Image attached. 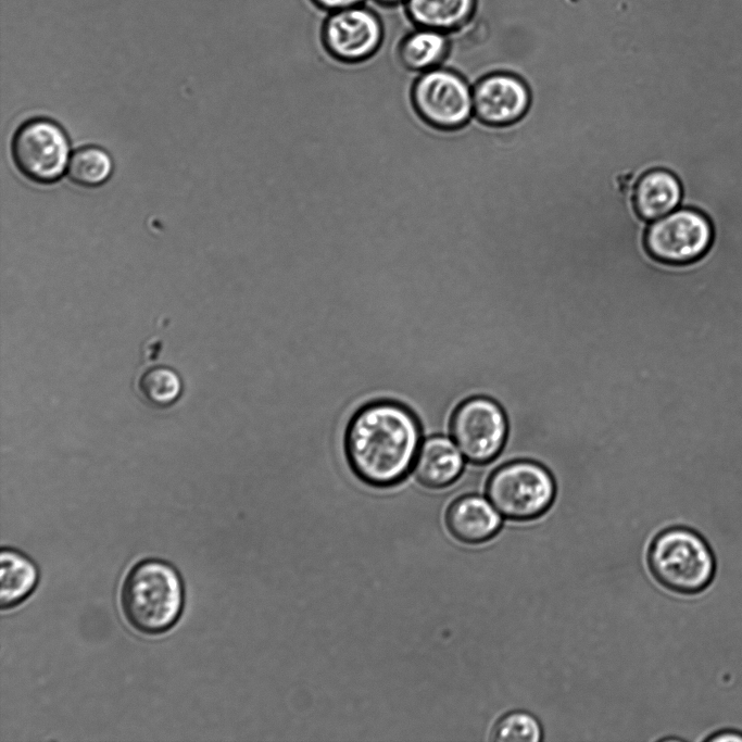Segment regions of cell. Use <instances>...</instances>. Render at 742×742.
I'll return each mask as SVG.
<instances>
[{
  "label": "cell",
  "instance_id": "16",
  "mask_svg": "<svg viewBox=\"0 0 742 742\" xmlns=\"http://www.w3.org/2000/svg\"><path fill=\"white\" fill-rule=\"evenodd\" d=\"M0 606L2 611L23 603L36 589L38 569L21 552L13 549L1 550Z\"/></svg>",
  "mask_w": 742,
  "mask_h": 742
},
{
  "label": "cell",
  "instance_id": "20",
  "mask_svg": "<svg viewBox=\"0 0 742 742\" xmlns=\"http://www.w3.org/2000/svg\"><path fill=\"white\" fill-rule=\"evenodd\" d=\"M318 9L329 13L361 5L365 0H311Z\"/></svg>",
  "mask_w": 742,
  "mask_h": 742
},
{
  "label": "cell",
  "instance_id": "1",
  "mask_svg": "<svg viewBox=\"0 0 742 742\" xmlns=\"http://www.w3.org/2000/svg\"><path fill=\"white\" fill-rule=\"evenodd\" d=\"M420 441L422 428L407 407L393 401H377L352 416L344 449L354 474L365 483L382 488L407 476Z\"/></svg>",
  "mask_w": 742,
  "mask_h": 742
},
{
  "label": "cell",
  "instance_id": "4",
  "mask_svg": "<svg viewBox=\"0 0 742 742\" xmlns=\"http://www.w3.org/2000/svg\"><path fill=\"white\" fill-rule=\"evenodd\" d=\"M556 493L550 471L532 461H514L495 469L487 495L499 513L512 521H530L549 511Z\"/></svg>",
  "mask_w": 742,
  "mask_h": 742
},
{
  "label": "cell",
  "instance_id": "8",
  "mask_svg": "<svg viewBox=\"0 0 742 742\" xmlns=\"http://www.w3.org/2000/svg\"><path fill=\"white\" fill-rule=\"evenodd\" d=\"M713 237V225L704 213L693 207L679 206L650 223L645 246L662 262L687 264L708 251Z\"/></svg>",
  "mask_w": 742,
  "mask_h": 742
},
{
  "label": "cell",
  "instance_id": "11",
  "mask_svg": "<svg viewBox=\"0 0 742 742\" xmlns=\"http://www.w3.org/2000/svg\"><path fill=\"white\" fill-rule=\"evenodd\" d=\"M450 533L465 544H480L494 538L502 527V515L486 498L467 494L451 503L445 513Z\"/></svg>",
  "mask_w": 742,
  "mask_h": 742
},
{
  "label": "cell",
  "instance_id": "9",
  "mask_svg": "<svg viewBox=\"0 0 742 742\" xmlns=\"http://www.w3.org/2000/svg\"><path fill=\"white\" fill-rule=\"evenodd\" d=\"M383 39L379 16L361 5L329 13L322 27L327 52L345 63L362 62L377 52Z\"/></svg>",
  "mask_w": 742,
  "mask_h": 742
},
{
  "label": "cell",
  "instance_id": "18",
  "mask_svg": "<svg viewBox=\"0 0 742 742\" xmlns=\"http://www.w3.org/2000/svg\"><path fill=\"white\" fill-rule=\"evenodd\" d=\"M113 171L112 159L102 148L86 146L70 158L67 176L76 185L95 188L104 184Z\"/></svg>",
  "mask_w": 742,
  "mask_h": 742
},
{
  "label": "cell",
  "instance_id": "22",
  "mask_svg": "<svg viewBox=\"0 0 742 742\" xmlns=\"http://www.w3.org/2000/svg\"><path fill=\"white\" fill-rule=\"evenodd\" d=\"M375 2L379 3L380 5L385 7H394L401 3H404L405 0H374Z\"/></svg>",
  "mask_w": 742,
  "mask_h": 742
},
{
  "label": "cell",
  "instance_id": "14",
  "mask_svg": "<svg viewBox=\"0 0 742 742\" xmlns=\"http://www.w3.org/2000/svg\"><path fill=\"white\" fill-rule=\"evenodd\" d=\"M476 0H405L404 7L415 27L445 34L461 28L473 16Z\"/></svg>",
  "mask_w": 742,
  "mask_h": 742
},
{
  "label": "cell",
  "instance_id": "2",
  "mask_svg": "<svg viewBox=\"0 0 742 742\" xmlns=\"http://www.w3.org/2000/svg\"><path fill=\"white\" fill-rule=\"evenodd\" d=\"M121 607L128 624L147 636L169 630L184 607V586L166 562L149 558L127 573L121 588Z\"/></svg>",
  "mask_w": 742,
  "mask_h": 742
},
{
  "label": "cell",
  "instance_id": "3",
  "mask_svg": "<svg viewBox=\"0 0 742 742\" xmlns=\"http://www.w3.org/2000/svg\"><path fill=\"white\" fill-rule=\"evenodd\" d=\"M647 566L665 589L682 595L705 591L714 581L717 563L712 546L696 530L672 526L659 531L647 551Z\"/></svg>",
  "mask_w": 742,
  "mask_h": 742
},
{
  "label": "cell",
  "instance_id": "13",
  "mask_svg": "<svg viewBox=\"0 0 742 742\" xmlns=\"http://www.w3.org/2000/svg\"><path fill=\"white\" fill-rule=\"evenodd\" d=\"M633 200L639 215L653 222L678 209L682 187L678 177L664 168L644 173L634 187Z\"/></svg>",
  "mask_w": 742,
  "mask_h": 742
},
{
  "label": "cell",
  "instance_id": "21",
  "mask_svg": "<svg viewBox=\"0 0 742 742\" xmlns=\"http://www.w3.org/2000/svg\"><path fill=\"white\" fill-rule=\"evenodd\" d=\"M706 741H742V732L734 730H722L713 733Z\"/></svg>",
  "mask_w": 742,
  "mask_h": 742
},
{
  "label": "cell",
  "instance_id": "15",
  "mask_svg": "<svg viewBox=\"0 0 742 742\" xmlns=\"http://www.w3.org/2000/svg\"><path fill=\"white\" fill-rule=\"evenodd\" d=\"M449 50L450 42L445 33L415 27L400 41L398 56L406 70L424 73L440 66Z\"/></svg>",
  "mask_w": 742,
  "mask_h": 742
},
{
  "label": "cell",
  "instance_id": "19",
  "mask_svg": "<svg viewBox=\"0 0 742 742\" xmlns=\"http://www.w3.org/2000/svg\"><path fill=\"white\" fill-rule=\"evenodd\" d=\"M542 728L539 720L525 710H513L502 716L492 731L498 742H539Z\"/></svg>",
  "mask_w": 742,
  "mask_h": 742
},
{
  "label": "cell",
  "instance_id": "7",
  "mask_svg": "<svg viewBox=\"0 0 742 742\" xmlns=\"http://www.w3.org/2000/svg\"><path fill=\"white\" fill-rule=\"evenodd\" d=\"M503 408L487 397H473L457 405L450 430L455 444L469 462L485 464L501 452L507 437Z\"/></svg>",
  "mask_w": 742,
  "mask_h": 742
},
{
  "label": "cell",
  "instance_id": "6",
  "mask_svg": "<svg viewBox=\"0 0 742 742\" xmlns=\"http://www.w3.org/2000/svg\"><path fill=\"white\" fill-rule=\"evenodd\" d=\"M11 153L17 169L29 180H58L70 162V142L64 130L47 118L22 124L14 134Z\"/></svg>",
  "mask_w": 742,
  "mask_h": 742
},
{
  "label": "cell",
  "instance_id": "17",
  "mask_svg": "<svg viewBox=\"0 0 742 742\" xmlns=\"http://www.w3.org/2000/svg\"><path fill=\"white\" fill-rule=\"evenodd\" d=\"M134 388L147 405L164 410L180 398L183 383L178 373L171 366L147 363L138 369Z\"/></svg>",
  "mask_w": 742,
  "mask_h": 742
},
{
  "label": "cell",
  "instance_id": "12",
  "mask_svg": "<svg viewBox=\"0 0 742 742\" xmlns=\"http://www.w3.org/2000/svg\"><path fill=\"white\" fill-rule=\"evenodd\" d=\"M464 455L451 439L432 436L419 448L413 469L425 487L441 489L454 482L463 471Z\"/></svg>",
  "mask_w": 742,
  "mask_h": 742
},
{
  "label": "cell",
  "instance_id": "10",
  "mask_svg": "<svg viewBox=\"0 0 742 742\" xmlns=\"http://www.w3.org/2000/svg\"><path fill=\"white\" fill-rule=\"evenodd\" d=\"M530 104V91L518 76L496 72L473 86L474 115L489 125H506L520 118Z\"/></svg>",
  "mask_w": 742,
  "mask_h": 742
},
{
  "label": "cell",
  "instance_id": "5",
  "mask_svg": "<svg viewBox=\"0 0 742 742\" xmlns=\"http://www.w3.org/2000/svg\"><path fill=\"white\" fill-rule=\"evenodd\" d=\"M412 102L419 117L440 131L464 126L474 114L469 83L458 72L440 66L415 80Z\"/></svg>",
  "mask_w": 742,
  "mask_h": 742
}]
</instances>
